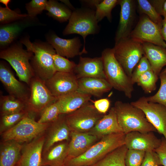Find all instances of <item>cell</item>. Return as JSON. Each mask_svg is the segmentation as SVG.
Instances as JSON below:
<instances>
[{"instance_id": "6da1fadb", "label": "cell", "mask_w": 166, "mask_h": 166, "mask_svg": "<svg viewBox=\"0 0 166 166\" xmlns=\"http://www.w3.org/2000/svg\"><path fill=\"white\" fill-rule=\"evenodd\" d=\"M125 134L114 133L105 136L81 155L66 159V166H90L101 160L108 154L124 144Z\"/></svg>"}, {"instance_id": "7a4b0ae2", "label": "cell", "mask_w": 166, "mask_h": 166, "mask_svg": "<svg viewBox=\"0 0 166 166\" xmlns=\"http://www.w3.org/2000/svg\"><path fill=\"white\" fill-rule=\"evenodd\" d=\"M21 42L33 53L30 63L35 76L44 81L50 78L56 72L53 59L56 53L53 47L48 43L32 42L28 38Z\"/></svg>"}, {"instance_id": "3957f363", "label": "cell", "mask_w": 166, "mask_h": 166, "mask_svg": "<svg viewBox=\"0 0 166 166\" xmlns=\"http://www.w3.org/2000/svg\"><path fill=\"white\" fill-rule=\"evenodd\" d=\"M113 107L119 124L125 134L132 131L157 132L143 111L130 103L117 101Z\"/></svg>"}, {"instance_id": "277c9868", "label": "cell", "mask_w": 166, "mask_h": 166, "mask_svg": "<svg viewBox=\"0 0 166 166\" xmlns=\"http://www.w3.org/2000/svg\"><path fill=\"white\" fill-rule=\"evenodd\" d=\"M101 57L106 80L112 88L123 92L126 97L131 98L134 91V84L131 78L126 74L116 58L113 48L105 49Z\"/></svg>"}, {"instance_id": "5b68a950", "label": "cell", "mask_w": 166, "mask_h": 166, "mask_svg": "<svg viewBox=\"0 0 166 166\" xmlns=\"http://www.w3.org/2000/svg\"><path fill=\"white\" fill-rule=\"evenodd\" d=\"M95 17V10L87 7L75 9L72 11L69 22L63 32L64 35L77 34L84 40L82 54L87 53L85 49L86 37L90 34H98L100 30Z\"/></svg>"}, {"instance_id": "8992f818", "label": "cell", "mask_w": 166, "mask_h": 166, "mask_svg": "<svg viewBox=\"0 0 166 166\" xmlns=\"http://www.w3.org/2000/svg\"><path fill=\"white\" fill-rule=\"evenodd\" d=\"M33 54L21 45L16 44L1 51L0 57L9 62L15 71L20 81L29 85L35 76L30 63Z\"/></svg>"}, {"instance_id": "52a82bcc", "label": "cell", "mask_w": 166, "mask_h": 166, "mask_svg": "<svg viewBox=\"0 0 166 166\" xmlns=\"http://www.w3.org/2000/svg\"><path fill=\"white\" fill-rule=\"evenodd\" d=\"M35 116L30 113L16 125L1 135V141L13 140L22 144L29 142L46 131L51 123L36 121Z\"/></svg>"}, {"instance_id": "ba28073f", "label": "cell", "mask_w": 166, "mask_h": 166, "mask_svg": "<svg viewBox=\"0 0 166 166\" xmlns=\"http://www.w3.org/2000/svg\"><path fill=\"white\" fill-rule=\"evenodd\" d=\"M113 49L116 58L131 78L135 67L144 55L142 43L129 37L115 43Z\"/></svg>"}, {"instance_id": "9c48e42d", "label": "cell", "mask_w": 166, "mask_h": 166, "mask_svg": "<svg viewBox=\"0 0 166 166\" xmlns=\"http://www.w3.org/2000/svg\"><path fill=\"white\" fill-rule=\"evenodd\" d=\"M104 115L98 112L89 101L74 111L65 114V117L71 131L87 132Z\"/></svg>"}, {"instance_id": "30bf717a", "label": "cell", "mask_w": 166, "mask_h": 166, "mask_svg": "<svg viewBox=\"0 0 166 166\" xmlns=\"http://www.w3.org/2000/svg\"><path fill=\"white\" fill-rule=\"evenodd\" d=\"M29 98L26 103V109L35 116L40 114L47 106L55 102L57 99L54 97L45 85V81L35 76L29 85Z\"/></svg>"}, {"instance_id": "8fae6325", "label": "cell", "mask_w": 166, "mask_h": 166, "mask_svg": "<svg viewBox=\"0 0 166 166\" xmlns=\"http://www.w3.org/2000/svg\"><path fill=\"white\" fill-rule=\"evenodd\" d=\"M129 37L142 43L148 42L166 48L161 29L144 14H141Z\"/></svg>"}, {"instance_id": "7c38bea8", "label": "cell", "mask_w": 166, "mask_h": 166, "mask_svg": "<svg viewBox=\"0 0 166 166\" xmlns=\"http://www.w3.org/2000/svg\"><path fill=\"white\" fill-rule=\"evenodd\" d=\"M130 103L143 111L157 132L163 135L166 140V107L159 103L148 101L145 97H140Z\"/></svg>"}, {"instance_id": "4fadbf2b", "label": "cell", "mask_w": 166, "mask_h": 166, "mask_svg": "<svg viewBox=\"0 0 166 166\" xmlns=\"http://www.w3.org/2000/svg\"><path fill=\"white\" fill-rule=\"evenodd\" d=\"M46 87L57 99L77 90L78 79L74 73L56 72L45 81Z\"/></svg>"}, {"instance_id": "5bb4252c", "label": "cell", "mask_w": 166, "mask_h": 166, "mask_svg": "<svg viewBox=\"0 0 166 166\" xmlns=\"http://www.w3.org/2000/svg\"><path fill=\"white\" fill-rule=\"evenodd\" d=\"M121 6L120 19L117 30L115 43L129 37L136 18V3L133 0H119Z\"/></svg>"}, {"instance_id": "9a60e30c", "label": "cell", "mask_w": 166, "mask_h": 166, "mask_svg": "<svg viewBox=\"0 0 166 166\" xmlns=\"http://www.w3.org/2000/svg\"><path fill=\"white\" fill-rule=\"evenodd\" d=\"M45 138L44 132L31 141L24 144L15 166H41Z\"/></svg>"}, {"instance_id": "2e32d148", "label": "cell", "mask_w": 166, "mask_h": 166, "mask_svg": "<svg viewBox=\"0 0 166 166\" xmlns=\"http://www.w3.org/2000/svg\"><path fill=\"white\" fill-rule=\"evenodd\" d=\"M0 81L9 95L26 103L30 96V90L15 77L11 70L3 63H0Z\"/></svg>"}, {"instance_id": "e0dca14e", "label": "cell", "mask_w": 166, "mask_h": 166, "mask_svg": "<svg viewBox=\"0 0 166 166\" xmlns=\"http://www.w3.org/2000/svg\"><path fill=\"white\" fill-rule=\"evenodd\" d=\"M70 132L65 120V114H60L58 119L51 123L45 132L42 153L57 143L64 141H69Z\"/></svg>"}, {"instance_id": "ac0fdd59", "label": "cell", "mask_w": 166, "mask_h": 166, "mask_svg": "<svg viewBox=\"0 0 166 166\" xmlns=\"http://www.w3.org/2000/svg\"><path fill=\"white\" fill-rule=\"evenodd\" d=\"M161 139L158 138L151 132L141 133L132 131L125 134V145L128 149L154 150L160 145Z\"/></svg>"}, {"instance_id": "d6986e66", "label": "cell", "mask_w": 166, "mask_h": 166, "mask_svg": "<svg viewBox=\"0 0 166 166\" xmlns=\"http://www.w3.org/2000/svg\"><path fill=\"white\" fill-rule=\"evenodd\" d=\"M48 43L54 49L57 54L67 58H72L82 54L80 49L82 45L78 37L65 39L56 34H49L47 38Z\"/></svg>"}, {"instance_id": "ffe728a7", "label": "cell", "mask_w": 166, "mask_h": 166, "mask_svg": "<svg viewBox=\"0 0 166 166\" xmlns=\"http://www.w3.org/2000/svg\"><path fill=\"white\" fill-rule=\"evenodd\" d=\"M74 73L78 79L84 77H93L106 79L101 56L94 58L80 56Z\"/></svg>"}, {"instance_id": "44dd1931", "label": "cell", "mask_w": 166, "mask_h": 166, "mask_svg": "<svg viewBox=\"0 0 166 166\" xmlns=\"http://www.w3.org/2000/svg\"><path fill=\"white\" fill-rule=\"evenodd\" d=\"M100 140L88 132L71 131L66 160L81 155Z\"/></svg>"}, {"instance_id": "7402d4cb", "label": "cell", "mask_w": 166, "mask_h": 166, "mask_svg": "<svg viewBox=\"0 0 166 166\" xmlns=\"http://www.w3.org/2000/svg\"><path fill=\"white\" fill-rule=\"evenodd\" d=\"M87 132L96 136L99 139L111 134L123 132L118 123L114 107L111 108L108 114L104 115L95 126Z\"/></svg>"}, {"instance_id": "603a6c76", "label": "cell", "mask_w": 166, "mask_h": 166, "mask_svg": "<svg viewBox=\"0 0 166 166\" xmlns=\"http://www.w3.org/2000/svg\"><path fill=\"white\" fill-rule=\"evenodd\" d=\"M92 96L77 90L57 99L56 102L60 114H67L91 101Z\"/></svg>"}, {"instance_id": "cb8c5ba5", "label": "cell", "mask_w": 166, "mask_h": 166, "mask_svg": "<svg viewBox=\"0 0 166 166\" xmlns=\"http://www.w3.org/2000/svg\"><path fill=\"white\" fill-rule=\"evenodd\" d=\"M112 87L105 79L84 77L78 79L77 91L91 96L101 97Z\"/></svg>"}, {"instance_id": "d4e9b609", "label": "cell", "mask_w": 166, "mask_h": 166, "mask_svg": "<svg viewBox=\"0 0 166 166\" xmlns=\"http://www.w3.org/2000/svg\"><path fill=\"white\" fill-rule=\"evenodd\" d=\"M144 55L147 57L155 74L158 76L166 66V48L148 43H142Z\"/></svg>"}, {"instance_id": "484cf974", "label": "cell", "mask_w": 166, "mask_h": 166, "mask_svg": "<svg viewBox=\"0 0 166 166\" xmlns=\"http://www.w3.org/2000/svg\"><path fill=\"white\" fill-rule=\"evenodd\" d=\"M69 142L57 143L42 153L41 166H63L68 155Z\"/></svg>"}, {"instance_id": "4316f807", "label": "cell", "mask_w": 166, "mask_h": 166, "mask_svg": "<svg viewBox=\"0 0 166 166\" xmlns=\"http://www.w3.org/2000/svg\"><path fill=\"white\" fill-rule=\"evenodd\" d=\"M23 144L13 140L1 141L0 166H15L19 159Z\"/></svg>"}, {"instance_id": "83f0119b", "label": "cell", "mask_w": 166, "mask_h": 166, "mask_svg": "<svg viewBox=\"0 0 166 166\" xmlns=\"http://www.w3.org/2000/svg\"><path fill=\"white\" fill-rule=\"evenodd\" d=\"M26 109V102L10 95H1V116L18 112Z\"/></svg>"}, {"instance_id": "f1b7e54d", "label": "cell", "mask_w": 166, "mask_h": 166, "mask_svg": "<svg viewBox=\"0 0 166 166\" xmlns=\"http://www.w3.org/2000/svg\"><path fill=\"white\" fill-rule=\"evenodd\" d=\"M45 10L47 11L48 15L60 22L69 20L72 13L68 7L54 0L47 1Z\"/></svg>"}, {"instance_id": "f546056e", "label": "cell", "mask_w": 166, "mask_h": 166, "mask_svg": "<svg viewBox=\"0 0 166 166\" xmlns=\"http://www.w3.org/2000/svg\"><path fill=\"white\" fill-rule=\"evenodd\" d=\"M128 149L124 144L111 152L97 163L90 166H126L125 157Z\"/></svg>"}, {"instance_id": "4dcf8cb0", "label": "cell", "mask_w": 166, "mask_h": 166, "mask_svg": "<svg viewBox=\"0 0 166 166\" xmlns=\"http://www.w3.org/2000/svg\"><path fill=\"white\" fill-rule=\"evenodd\" d=\"M22 29L18 24L13 23L1 26L0 44L5 46L11 43L18 35Z\"/></svg>"}, {"instance_id": "1f68e13d", "label": "cell", "mask_w": 166, "mask_h": 166, "mask_svg": "<svg viewBox=\"0 0 166 166\" xmlns=\"http://www.w3.org/2000/svg\"><path fill=\"white\" fill-rule=\"evenodd\" d=\"M137 8L140 14L147 15L161 29L163 19L156 11L148 0H137Z\"/></svg>"}, {"instance_id": "d6a6232c", "label": "cell", "mask_w": 166, "mask_h": 166, "mask_svg": "<svg viewBox=\"0 0 166 166\" xmlns=\"http://www.w3.org/2000/svg\"><path fill=\"white\" fill-rule=\"evenodd\" d=\"M30 113L26 109L18 112L1 116L0 135L16 125Z\"/></svg>"}, {"instance_id": "836d02e7", "label": "cell", "mask_w": 166, "mask_h": 166, "mask_svg": "<svg viewBox=\"0 0 166 166\" xmlns=\"http://www.w3.org/2000/svg\"><path fill=\"white\" fill-rule=\"evenodd\" d=\"M119 0H104L96 6L95 10V17L98 22L106 17L111 22L112 17L111 12L113 9L119 4Z\"/></svg>"}, {"instance_id": "e575fe53", "label": "cell", "mask_w": 166, "mask_h": 166, "mask_svg": "<svg viewBox=\"0 0 166 166\" xmlns=\"http://www.w3.org/2000/svg\"><path fill=\"white\" fill-rule=\"evenodd\" d=\"M158 78V76L151 69L142 74L138 79L136 83L141 87L144 93H149L156 89V83Z\"/></svg>"}, {"instance_id": "d590c367", "label": "cell", "mask_w": 166, "mask_h": 166, "mask_svg": "<svg viewBox=\"0 0 166 166\" xmlns=\"http://www.w3.org/2000/svg\"><path fill=\"white\" fill-rule=\"evenodd\" d=\"M159 77L160 85L158 90L153 95L145 98L149 102L159 103L166 107V68L162 70Z\"/></svg>"}, {"instance_id": "8d00e7d4", "label": "cell", "mask_w": 166, "mask_h": 166, "mask_svg": "<svg viewBox=\"0 0 166 166\" xmlns=\"http://www.w3.org/2000/svg\"><path fill=\"white\" fill-rule=\"evenodd\" d=\"M53 64L56 72L74 73L77 64L67 58L57 53L53 56Z\"/></svg>"}, {"instance_id": "74e56055", "label": "cell", "mask_w": 166, "mask_h": 166, "mask_svg": "<svg viewBox=\"0 0 166 166\" xmlns=\"http://www.w3.org/2000/svg\"><path fill=\"white\" fill-rule=\"evenodd\" d=\"M60 115L59 109L55 101L43 110L37 121L42 124L51 123L56 121Z\"/></svg>"}, {"instance_id": "f35d334b", "label": "cell", "mask_w": 166, "mask_h": 166, "mask_svg": "<svg viewBox=\"0 0 166 166\" xmlns=\"http://www.w3.org/2000/svg\"><path fill=\"white\" fill-rule=\"evenodd\" d=\"M145 152L136 149H128L125 157L126 166H141Z\"/></svg>"}, {"instance_id": "ab89813d", "label": "cell", "mask_w": 166, "mask_h": 166, "mask_svg": "<svg viewBox=\"0 0 166 166\" xmlns=\"http://www.w3.org/2000/svg\"><path fill=\"white\" fill-rule=\"evenodd\" d=\"M152 69L150 64L147 57L144 55L135 67L131 79L133 84L136 83L138 78L146 71Z\"/></svg>"}, {"instance_id": "60d3db41", "label": "cell", "mask_w": 166, "mask_h": 166, "mask_svg": "<svg viewBox=\"0 0 166 166\" xmlns=\"http://www.w3.org/2000/svg\"><path fill=\"white\" fill-rule=\"evenodd\" d=\"M27 17H28V14H18L9 8L0 7L1 23H7Z\"/></svg>"}, {"instance_id": "b9f144b4", "label": "cell", "mask_w": 166, "mask_h": 166, "mask_svg": "<svg viewBox=\"0 0 166 166\" xmlns=\"http://www.w3.org/2000/svg\"><path fill=\"white\" fill-rule=\"evenodd\" d=\"M46 0H32L26 4L28 17L33 18L45 10L47 2Z\"/></svg>"}, {"instance_id": "7bdbcfd3", "label": "cell", "mask_w": 166, "mask_h": 166, "mask_svg": "<svg viewBox=\"0 0 166 166\" xmlns=\"http://www.w3.org/2000/svg\"><path fill=\"white\" fill-rule=\"evenodd\" d=\"M162 165L158 154L153 150L145 152L141 166H160Z\"/></svg>"}, {"instance_id": "ee69618b", "label": "cell", "mask_w": 166, "mask_h": 166, "mask_svg": "<svg viewBox=\"0 0 166 166\" xmlns=\"http://www.w3.org/2000/svg\"><path fill=\"white\" fill-rule=\"evenodd\" d=\"M96 109L100 113L105 114L109 108L110 102L108 98L100 99L92 101Z\"/></svg>"}, {"instance_id": "f6af8a7d", "label": "cell", "mask_w": 166, "mask_h": 166, "mask_svg": "<svg viewBox=\"0 0 166 166\" xmlns=\"http://www.w3.org/2000/svg\"><path fill=\"white\" fill-rule=\"evenodd\" d=\"M161 139L160 145L154 151L158 154L162 165L166 166V140L164 137Z\"/></svg>"}, {"instance_id": "bcb514c9", "label": "cell", "mask_w": 166, "mask_h": 166, "mask_svg": "<svg viewBox=\"0 0 166 166\" xmlns=\"http://www.w3.org/2000/svg\"><path fill=\"white\" fill-rule=\"evenodd\" d=\"M157 12L162 16L163 8L165 0H148Z\"/></svg>"}, {"instance_id": "7dc6e473", "label": "cell", "mask_w": 166, "mask_h": 166, "mask_svg": "<svg viewBox=\"0 0 166 166\" xmlns=\"http://www.w3.org/2000/svg\"><path fill=\"white\" fill-rule=\"evenodd\" d=\"M102 0H82L81 1L82 4L86 6V7L94 10L96 9V6Z\"/></svg>"}, {"instance_id": "c3c4849f", "label": "cell", "mask_w": 166, "mask_h": 166, "mask_svg": "<svg viewBox=\"0 0 166 166\" xmlns=\"http://www.w3.org/2000/svg\"><path fill=\"white\" fill-rule=\"evenodd\" d=\"M161 32L162 38L166 43V19L164 18L163 20Z\"/></svg>"}, {"instance_id": "681fc988", "label": "cell", "mask_w": 166, "mask_h": 166, "mask_svg": "<svg viewBox=\"0 0 166 166\" xmlns=\"http://www.w3.org/2000/svg\"><path fill=\"white\" fill-rule=\"evenodd\" d=\"M60 1L61 2L64 3L69 9L71 10H73V11L75 9L69 0Z\"/></svg>"}, {"instance_id": "f907efd6", "label": "cell", "mask_w": 166, "mask_h": 166, "mask_svg": "<svg viewBox=\"0 0 166 166\" xmlns=\"http://www.w3.org/2000/svg\"><path fill=\"white\" fill-rule=\"evenodd\" d=\"M162 16H163L164 18L166 19V0H165L163 5Z\"/></svg>"}, {"instance_id": "816d5d0a", "label": "cell", "mask_w": 166, "mask_h": 166, "mask_svg": "<svg viewBox=\"0 0 166 166\" xmlns=\"http://www.w3.org/2000/svg\"><path fill=\"white\" fill-rule=\"evenodd\" d=\"M10 0H0V2L4 4L6 6V7L9 8L8 6V4L10 2Z\"/></svg>"}, {"instance_id": "f5cc1de1", "label": "cell", "mask_w": 166, "mask_h": 166, "mask_svg": "<svg viewBox=\"0 0 166 166\" xmlns=\"http://www.w3.org/2000/svg\"></svg>"}, {"instance_id": "db71d44e", "label": "cell", "mask_w": 166, "mask_h": 166, "mask_svg": "<svg viewBox=\"0 0 166 166\" xmlns=\"http://www.w3.org/2000/svg\"><path fill=\"white\" fill-rule=\"evenodd\" d=\"M63 166H65V165H64Z\"/></svg>"}]
</instances>
